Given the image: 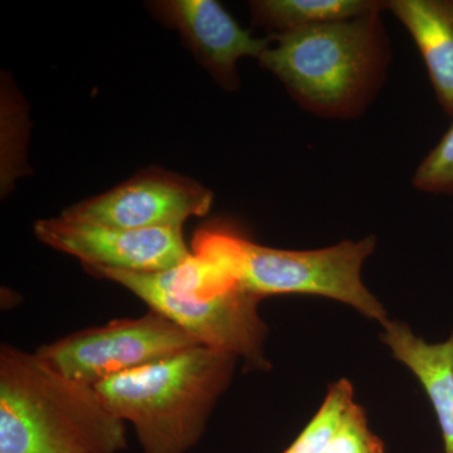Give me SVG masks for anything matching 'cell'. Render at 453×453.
Masks as SVG:
<instances>
[{"label":"cell","mask_w":453,"mask_h":453,"mask_svg":"<svg viewBox=\"0 0 453 453\" xmlns=\"http://www.w3.org/2000/svg\"><path fill=\"white\" fill-rule=\"evenodd\" d=\"M125 422L95 387L70 380L37 353L0 349V453H120Z\"/></svg>","instance_id":"6da1fadb"},{"label":"cell","mask_w":453,"mask_h":453,"mask_svg":"<svg viewBox=\"0 0 453 453\" xmlns=\"http://www.w3.org/2000/svg\"><path fill=\"white\" fill-rule=\"evenodd\" d=\"M380 13L273 35L259 64L308 111L357 118L377 95L389 62Z\"/></svg>","instance_id":"7a4b0ae2"},{"label":"cell","mask_w":453,"mask_h":453,"mask_svg":"<svg viewBox=\"0 0 453 453\" xmlns=\"http://www.w3.org/2000/svg\"><path fill=\"white\" fill-rule=\"evenodd\" d=\"M238 357L204 345L122 372L95 389L133 425L142 453H188L202 440Z\"/></svg>","instance_id":"3957f363"},{"label":"cell","mask_w":453,"mask_h":453,"mask_svg":"<svg viewBox=\"0 0 453 453\" xmlns=\"http://www.w3.org/2000/svg\"><path fill=\"white\" fill-rule=\"evenodd\" d=\"M86 271L133 292L199 344L242 357L246 368L270 369L264 356L267 326L258 314L261 299L243 290L210 258L192 252L183 264L154 273Z\"/></svg>","instance_id":"277c9868"},{"label":"cell","mask_w":453,"mask_h":453,"mask_svg":"<svg viewBox=\"0 0 453 453\" xmlns=\"http://www.w3.org/2000/svg\"><path fill=\"white\" fill-rule=\"evenodd\" d=\"M192 251L213 259L243 290L258 299L273 295H319L353 306L366 318L386 324L383 305L362 282L363 264L375 238L312 251H290L252 242L222 226L196 232Z\"/></svg>","instance_id":"5b68a950"},{"label":"cell","mask_w":453,"mask_h":453,"mask_svg":"<svg viewBox=\"0 0 453 453\" xmlns=\"http://www.w3.org/2000/svg\"><path fill=\"white\" fill-rule=\"evenodd\" d=\"M199 344L159 312L119 319L43 345L35 353L70 380L101 381L153 365Z\"/></svg>","instance_id":"8992f818"},{"label":"cell","mask_w":453,"mask_h":453,"mask_svg":"<svg viewBox=\"0 0 453 453\" xmlns=\"http://www.w3.org/2000/svg\"><path fill=\"white\" fill-rule=\"evenodd\" d=\"M213 195L193 179L160 168L142 170L104 195L62 211L65 219L124 229L180 228L207 216Z\"/></svg>","instance_id":"52a82bcc"},{"label":"cell","mask_w":453,"mask_h":453,"mask_svg":"<svg viewBox=\"0 0 453 453\" xmlns=\"http://www.w3.org/2000/svg\"><path fill=\"white\" fill-rule=\"evenodd\" d=\"M33 231L42 243L79 258L85 268L162 273L192 256L180 228H113L59 216L37 220Z\"/></svg>","instance_id":"ba28073f"},{"label":"cell","mask_w":453,"mask_h":453,"mask_svg":"<svg viewBox=\"0 0 453 453\" xmlns=\"http://www.w3.org/2000/svg\"><path fill=\"white\" fill-rule=\"evenodd\" d=\"M155 17L177 29L188 49L222 88H238L237 62L259 56L273 43L243 29L216 0H162L149 3Z\"/></svg>","instance_id":"9c48e42d"},{"label":"cell","mask_w":453,"mask_h":453,"mask_svg":"<svg viewBox=\"0 0 453 453\" xmlns=\"http://www.w3.org/2000/svg\"><path fill=\"white\" fill-rule=\"evenodd\" d=\"M383 326L381 340L422 384L436 413L445 453H453V332L446 342L428 344L403 323L388 320Z\"/></svg>","instance_id":"30bf717a"},{"label":"cell","mask_w":453,"mask_h":453,"mask_svg":"<svg viewBox=\"0 0 453 453\" xmlns=\"http://www.w3.org/2000/svg\"><path fill=\"white\" fill-rule=\"evenodd\" d=\"M387 9L412 35L438 101L453 118V0H390Z\"/></svg>","instance_id":"8fae6325"},{"label":"cell","mask_w":453,"mask_h":453,"mask_svg":"<svg viewBox=\"0 0 453 453\" xmlns=\"http://www.w3.org/2000/svg\"><path fill=\"white\" fill-rule=\"evenodd\" d=\"M384 8H387V2L377 0H256L250 3L253 26L275 32L273 35L354 19Z\"/></svg>","instance_id":"7c38bea8"},{"label":"cell","mask_w":453,"mask_h":453,"mask_svg":"<svg viewBox=\"0 0 453 453\" xmlns=\"http://www.w3.org/2000/svg\"><path fill=\"white\" fill-rule=\"evenodd\" d=\"M353 402L354 390L350 381H335L330 386L324 403L311 421L282 453H324L342 416Z\"/></svg>","instance_id":"4fadbf2b"},{"label":"cell","mask_w":453,"mask_h":453,"mask_svg":"<svg viewBox=\"0 0 453 453\" xmlns=\"http://www.w3.org/2000/svg\"><path fill=\"white\" fill-rule=\"evenodd\" d=\"M324 453H386L383 441L372 434L363 407L353 402Z\"/></svg>","instance_id":"5bb4252c"},{"label":"cell","mask_w":453,"mask_h":453,"mask_svg":"<svg viewBox=\"0 0 453 453\" xmlns=\"http://www.w3.org/2000/svg\"><path fill=\"white\" fill-rule=\"evenodd\" d=\"M412 183L421 192L453 195V124L419 164Z\"/></svg>","instance_id":"9a60e30c"}]
</instances>
